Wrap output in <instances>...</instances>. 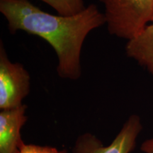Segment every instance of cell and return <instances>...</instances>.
<instances>
[{
  "instance_id": "obj_1",
  "label": "cell",
  "mask_w": 153,
  "mask_h": 153,
  "mask_svg": "<svg viewBox=\"0 0 153 153\" xmlns=\"http://www.w3.org/2000/svg\"><path fill=\"white\" fill-rule=\"evenodd\" d=\"M0 12L10 33L23 30L46 41L57 55L58 76L71 80L81 76L80 56L88 34L106 24L104 14L94 4L66 16L42 11L29 0H0Z\"/></svg>"
},
{
  "instance_id": "obj_2",
  "label": "cell",
  "mask_w": 153,
  "mask_h": 153,
  "mask_svg": "<svg viewBox=\"0 0 153 153\" xmlns=\"http://www.w3.org/2000/svg\"><path fill=\"white\" fill-rule=\"evenodd\" d=\"M111 35L128 41L153 21V0H99Z\"/></svg>"
},
{
  "instance_id": "obj_3",
  "label": "cell",
  "mask_w": 153,
  "mask_h": 153,
  "mask_svg": "<svg viewBox=\"0 0 153 153\" xmlns=\"http://www.w3.org/2000/svg\"><path fill=\"white\" fill-rule=\"evenodd\" d=\"M30 89V76L22 64L12 62L0 43V109L22 105Z\"/></svg>"
},
{
  "instance_id": "obj_4",
  "label": "cell",
  "mask_w": 153,
  "mask_h": 153,
  "mask_svg": "<svg viewBox=\"0 0 153 153\" xmlns=\"http://www.w3.org/2000/svg\"><path fill=\"white\" fill-rule=\"evenodd\" d=\"M142 129L140 118L131 115L108 146H104L94 135L87 133L76 140L73 153H130L135 149Z\"/></svg>"
},
{
  "instance_id": "obj_5",
  "label": "cell",
  "mask_w": 153,
  "mask_h": 153,
  "mask_svg": "<svg viewBox=\"0 0 153 153\" xmlns=\"http://www.w3.org/2000/svg\"><path fill=\"white\" fill-rule=\"evenodd\" d=\"M27 106L22 104L0 111V153H18L24 144L21 130L27 121Z\"/></svg>"
},
{
  "instance_id": "obj_6",
  "label": "cell",
  "mask_w": 153,
  "mask_h": 153,
  "mask_svg": "<svg viewBox=\"0 0 153 153\" xmlns=\"http://www.w3.org/2000/svg\"><path fill=\"white\" fill-rule=\"evenodd\" d=\"M126 52L153 74V21L135 37L128 41Z\"/></svg>"
},
{
  "instance_id": "obj_7",
  "label": "cell",
  "mask_w": 153,
  "mask_h": 153,
  "mask_svg": "<svg viewBox=\"0 0 153 153\" xmlns=\"http://www.w3.org/2000/svg\"><path fill=\"white\" fill-rule=\"evenodd\" d=\"M55 9L61 16H74L87 8L83 0H41Z\"/></svg>"
},
{
  "instance_id": "obj_8",
  "label": "cell",
  "mask_w": 153,
  "mask_h": 153,
  "mask_svg": "<svg viewBox=\"0 0 153 153\" xmlns=\"http://www.w3.org/2000/svg\"><path fill=\"white\" fill-rule=\"evenodd\" d=\"M18 153H68L66 150H58L50 146H40L36 145L24 144L21 147Z\"/></svg>"
},
{
  "instance_id": "obj_9",
  "label": "cell",
  "mask_w": 153,
  "mask_h": 153,
  "mask_svg": "<svg viewBox=\"0 0 153 153\" xmlns=\"http://www.w3.org/2000/svg\"><path fill=\"white\" fill-rule=\"evenodd\" d=\"M140 150L144 153H153V138L145 140L141 145Z\"/></svg>"
}]
</instances>
